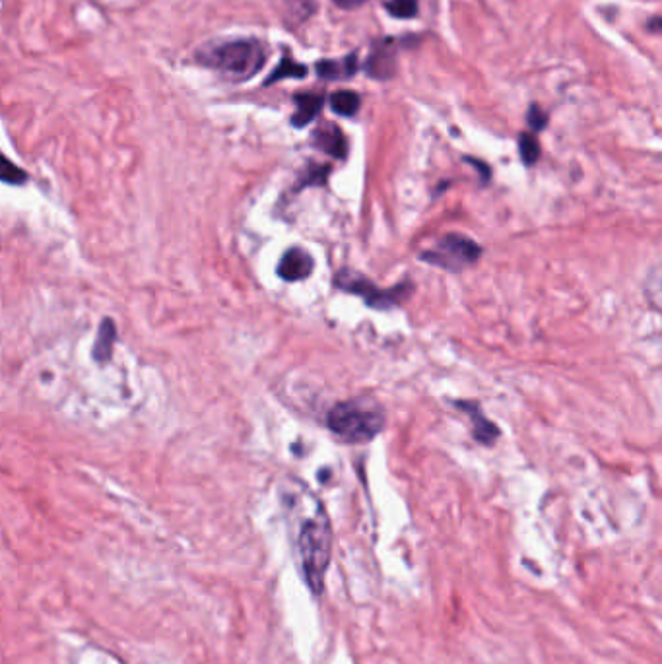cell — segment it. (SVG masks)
Wrapping results in <instances>:
<instances>
[{
    "label": "cell",
    "mask_w": 662,
    "mask_h": 664,
    "mask_svg": "<svg viewBox=\"0 0 662 664\" xmlns=\"http://www.w3.org/2000/svg\"><path fill=\"white\" fill-rule=\"evenodd\" d=\"M200 65L235 80L253 78L265 65L266 51L257 39H224L208 43L197 53Z\"/></svg>",
    "instance_id": "obj_1"
},
{
    "label": "cell",
    "mask_w": 662,
    "mask_h": 664,
    "mask_svg": "<svg viewBox=\"0 0 662 664\" xmlns=\"http://www.w3.org/2000/svg\"><path fill=\"white\" fill-rule=\"evenodd\" d=\"M332 532L329 517L319 507L317 515L307 519L298 536V554L301 571L307 579V585L321 593L325 585V573L331 562Z\"/></svg>",
    "instance_id": "obj_2"
},
{
    "label": "cell",
    "mask_w": 662,
    "mask_h": 664,
    "mask_svg": "<svg viewBox=\"0 0 662 664\" xmlns=\"http://www.w3.org/2000/svg\"><path fill=\"white\" fill-rule=\"evenodd\" d=\"M385 412L371 399H352L332 408L327 418L329 430L346 443L373 441L385 428Z\"/></svg>",
    "instance_id": "obj_3"
},
{
    "label": "cell",
    "mask_w": 662,
    "mask_h": 664,
    "mask_svg": "<svg viewBox=\"0 0 662 664\" xmlns=\"http://www.w3.org/2000/svg\"><path fill=\"white\" fill-rule=\"evenodd\" d=\"M482 255V249L476 241L464 237V235H445L441 237L435 247L430 251L422 253V261L430 265L451 270V272H461L464 268L474 265Z\"/></svg>",
    "instance_id": "obj_4"
},
{
    "label": "cell",
    "mask_w": 662,
    "mask_h": 664,
    "mask_svg": "<svg viewBox=\"0 0 662 664\" xmlns=\"http://www.w3.org/2000/svg\"><path fill=\"white\" fill-rule=\"evenodd\" d=\"M336 286L344 292L356 294L360 298L365 299L367 305L375 307V309H387L400 303L402 299L406 298V294L410 292V288L406 284H400L395 290H379L371 280H367L362 274L352 272V270H340L334 278Z\"/></svg>",
    "instance_id": "obj_5"
},
{
    "label": "cell",
    "mask_w": 662,
    "mask_h": 664,
    "mask_svg": "<svg viewBox=\"0 0 662 664\" xmlns=\"http://www.w3.org/2000/svg\"><path fill=\"white\" fill-rule=\"evenodd\" d=\"M313 272V257L305 249H288L278 265V274L286 282L305 280Z\"/></svg>",
    "instance_id": "obj_6"
},
{
    "label": "cell",
    "mask_w": 662,
    "mask_h": 664,
    "mask_svg": "<svg viewBox=\"0 0 662 664\" xmlns=\"http://www.w3.org/2000/svg\"><path fill=\"white\" fill-rule=\"evenodd\" d=\"M313 144L329 154L332 158L336 160H344L348 156V140L344 133L332 125V123H327V125H321L315 133H313Z\"/></svg>",
    "instance_id": "obj_7"
},
{
    "label": "cell",
    "mask_w": 662,
    "mask_h": 664,
    "mask_svg": "<svg viewBox=\"0 0 662 664\" xmlns=\"http://www.w3.org/2000/svg\"><path fill=\"white\" fill-rule=\"evenodd\" d=\"M397 68V61H395V53L389 45H375L365 61V72L369 74V78L375 80H387L395 74Z\"/></svg>",
    "instance_id": "obj_8"
},
{
    "label": "cell",
    "mask_w": 662,
    "mask_h": 664,
    "mask_svg": "<svg viewBox=\"0 0 662 664\" xmlns=\"http://www.w3.org/2000/svg\"><path fill=\"white\" fill-rule=\"evenodd\" d=\"M323 103H325V98L319 96V94H298L296 96V113L292 117V125L298 127V129L307 127L321 113Z\"/></svg>",
    "instance_id": "obj_9"
},
{
    "label": "cell",
    "mask_w": 662,
    "mask_h": 664,
    "mask_svg": "<svg viewBox=\"0 0 662 664\" xmlns=\"http://www.w3.org/2000/svg\"><path fill=\"white\" fill-rule=\"evenodd\" d=\"M358 70V57L348 55L346 59L340 61H321L317 65V74L325 80H348L356 74Z\"/></svg>",
    "instance_id": "obj_10"
},
{
    "label": "cell",
    "mask_w": 662,
    "mask_h": 664,
    "mask_svg": "<svg viewBox=\"0 0 662 664\" xmlns=\"http://www.w3.org/2000/svg\"><path fill=\"white\" fill-rule=\"evenodd\" d=\"M117 340V329H115V323L113 319H103L100 325V332H98V338L94 342V360L98 364H105L111 354H113V344Z\"/></svg>",
    "instance_id": "obj_11"
},
{
    "label": "cell",
    "mask_w": 662,
    "mask_h": 664,
    "mask_svg": "<svg viewBox=\"0 0 662 664\" xmlns=\"http://www.w3.org/2000/svg\"><path fill=\"white\" fill-rule=\"evenodd\" d=\"M461 404L468 408V410H464V412H468V414L472 416L474 437H476L480 443H486V445H488V443H494V439L499 435V430H497L496 426H494L490 420H486L478 410H474L472 404H466V402H461Z\"/></svg>",
    "instance_id": "obj_12"
},
{
    "label": "cell",
    "mask_w": 662,
    "mask_h": 664,
    "mask_svg": "<svg viewBox=\"0 0 662 664\" xmlns=\"http://www.w3.org/2000/svg\"><path fill=\"white\" fill-rule=\"evenodd\" d=\"M360 103H362L360 96L350 90H340L331 96L332 111L342 117H354L360 109Z\"/></svg>",
    "instance_id": "obj_13"
},
{
    "label": "cell",
    "mask_w": 662,
    "mask_h": 664,
    "mask_svg": "<svg viewBox=\"0 0 662 664\" xmlns=\"http://www.w3.org/2000/svg\"><path fill=\"white\" fill-rule=\"evenodd\" d=\"M645 298L653 309L662 313V261L651 268L645 280Z\"/></svg>",
    "instance_id": "obj_14"
},
{
    "label": "cell",
    "mask_w": 662,
    "mask_h": 664,
    "mask_svg": "<svg viewBox=\"0 0 662 664\" xmlns=\"http://www.w3.org/2000/svg\"><path fill=\"white\" fill-rule=\"evenodd\" d=\"M305 74H307V68L301 67L298 63H294L290 57H286L280 63V67L270 74V78L266 80V86H270L278 80H284V78H305Z\"/></svg>",
    "instance_id": "obj_15"
},
{
    "label": "cell",
    "mask_w": 662,
    "mask_h": 664,
    "mask_svg": "<svg viewBox=\"0 0 662 664\" xmlns=\"http://www.w3.org/2000/svg\"><path fill=\"white\" fill-rule=\"evenodd\" d=\"M519 154H521V158H523V162H525L527 166H532V164L538 160V156H540V148H538V142H536L534 136L523 134V136L519 138Z\"/></svg>",
    "instance_id": "obj_16"
},
{
    "label": "cell",
    "mask_w": 662,
    "mask_h": 664,
    "mask_svg": "<svg viewBox=\"0 0 662 664\" xmlns=\"http://www.w3.org/2000/svg\"><path fill=\"white\" fill-rule=\"evenodd\" d=\"M387 10L395 18H414L418 12V0H389Z\"/></svg>",
    "instance_id": "obj_17"
},
{
    "label": "cell",
    "mask_w": 662,
    "mask_h": 664,
    "mask_svg": "<svg viewBox=\"0 0 662 664\" xmlns=\"http://www.w3.org/2000/svg\"><path fill=\"white\" fill-rule=\"evenodd\" d=\"M0 177H2V181L4 183H10V185H20V183H24L26 179H28V175H26V171L24 169H20L18 166H14L8 158H4L2 160V171H0Z\"/></svg>",
    "instance_id": "obj_18"
},
{
    "label": "cell",
    "mask_w": 662,
    "mask_h": 664,
    "mask_svg": "<svg viewBox=\"0 0 662 664\" xmlns=\"http://www.w3.org/2000/svg\"><path fill=\"white\" fill-rule=\"evenodd\" d=\"M331 173V167L327 166H309L305 175H303V181H301V187L303 185H325L327 183V177Z\"/></svg>",
    "instance_id": "obj_19"
},
{
    "label": "cell",
    "mask_w": 662,
    "mask_h": 664,
    "mask_svg": "<svg viewBox=\"0 0 662 664\" xmlns=\"http://www.w3.org/2000/svg\"><path fill=\"white\" fill-rule=\"evenodd\" d=\"M290 4V10L288 14H292L296 18V22H301L303 18H307L311 14V6H309V0H288Z\"/></svg>",
    "instance_id": "obj_20"
},
{
    "label": "cell",
    "mask_w": 662,
    "mask_h": 664,
    "mask_svg": "<svg viewBox=\"0 0 662 664\" xmlns=\"http://www.w3.org/2000/svg\"><path fill=\"white\" fill-rule=\"evenodd\" d=\"M529 119L530 125H532L534 129H542V127H544V123H546V117L540 113V109H538V107H532Z\"/></svg>",
    "instance_id": "obj_21"
},
{
    "label": "cell",
    "mask_w": 662,
    "mask_h": 664,
    "mask_svg": "<svg viewBox=\"0 0 662 664\" xmlns=\"http://www.w3.org/2000/svg\"><path fill=\"white\" fill-rule=\"evenodd\" d=\"M338 8H344V10H354L358 6H362L365 0H332Z\"/></svg>",
    "instance_id": "obj_22"
}]
</instances>
